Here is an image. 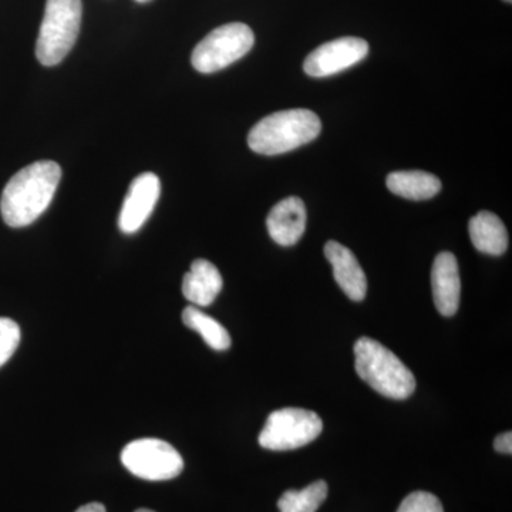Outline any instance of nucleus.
I'll use <instances>...</instances> for the list:
<instances>
[{
  "instance_id": "f257e3e1",
  "label": "nucleus",
  "mask_w": 512,
  "mask_h": 512,
  "mask_svg": "<svg viewBox=\"0 0 512 512\" xmlns=\"http://www.w3.org/2000/svg\"><path fill=\"white\" fill-rule=\"evenodd\" d=\"M62 178L55 161H37L10 178L0 200L3 221L12 228L33 224L49 208Z\"/></svg>"
},
{
  "instance_id": "f03ea898",
  "label": "nucleus",
  "mask_w": 512,
  "mask_h": 512,
  "mask_svg": "<svg viewBox=\"0 0 512 512\" xmlns=\"http://www.w3.org/2000/svg\"><path fill=\"white\" fill-rule=\"evenodd\" d=\"M322 123L311 110H285L271 114L249 131L248 146L262 156H278L311 143Z\"/></svg>"
},
{
  "instance_id": "7ed1b4c3",
  "label": "nucleus",
  "mask_w": 512,
  "mask_h": 512,
  "mask_svg": "<svg viewBox=\"0 0 512 512\" xmlns=\"http://www.w3.org/2000/svg\"><path fill=\"white\" fill-rule=\"evenodd\" d=\"M355 359L357 375L382 396L404 400L416 390V377L412 370L377 340H357Z\"/></svg>"
},
{
  "instance_id": "20e7f679",
  "label": "nucleus",
  "mask_w": 512,
  "mask_h": 512,
  "mask_svg": "<svg viewBox=\"0 0 512 512\" xmlns=\"http://www.w3.org/2000/svg\"><path fill=\"white\" fill-rule=\"evenodd\" d=\"M82 0H46L45 16L36 42L40 64L53 67L76 45L82 28Z\"/></svg>"
},
{
  "instance_id": "39448f33",
  "label": "nucleus",
  "mask_w": 512,
  "mask_h": 512,
  "mask_svg": "<svg viewBox=\"0 0 512 512\" xmlns=\"http://www.w3.org/2000/svg\"><path fill=\"white\" fill-rule=\"evenodd\" d=\"M255 36L245 23H228L212 30L195 46L191 63L197 72H220L251 52Z\"/></svg>"
},
{
  "instance_id": "423d86ee",
  "label": "nucleus",
  "mask_w": 512,
  "mask_h": 512,
  "mask_svg": "<svg viewBox=\"0 0 512 512\" xmlns=\"http://www.w3.org/2000/svg\"><path fill=\"white\" fill-rule=\"evenodd\" d=\"M322 430L323 423L318 414L311 410L286 407L269 414L259 434V444L266 450H295L318 439Z\"/></svg>"
},
{
  "instance_id": "0eeeda50",
  "label": "nucleus",
  "mask_w": 512,
  "mask_h": 512,
  "mask_svg": "<svg viewBox=\"0 0 512 512\" xmlns=\"http://www.w3.org/2000/svg\"><path fill=\"white\" fill-rule=\"evenodd\" d=\"M121 463L131 474L148 481L173 480L184 470L181 454L160 439L131 441L121 451Z\"/></svg>"
},
{
  "instance_id": "6e6552de",
  "label": "nucleus",
  "mask_w": 512,
  "mask_h": 512,
  "mask_svg": "<svg viewBox=\"0 0 512 512\" xmlns=\"http://www.w3.org/2000/svg\"><path fill=\"white\" fill-rule=\"evenodd\" d=\"M369 55V45L359 37H340L319 46L306 57L303 70L308 76L329 77L350 69Z\"/></svg>"
},
{
  "instance_id": "1a4fd4ad",
  "label": "nucleus",
  "mask_w": 512,
  "mask_h": 512,
  "mask_svg": "<svg viewBox=\"0 0 512 512\" xmlns=\"http://www.w3.org/2000/svg\"><path fill=\"white\" fill-rule=\"evenodd\" d=\"M161 194L160 178L153 173H144L134 178L123 202L119 227L124 234H134L143 227L156 208Z\"/></svg>"
},
{
  "instance_id": "9d476101",
  "label": "nucleus",
  "mask_w": 512,
  "mask_h": 512,
  "mask_svg": "<svg viewBox=\"0 0 512 512\" xmlns=\"http://www.w3.org/2000/svg\"><path fill=\"white\" fill-rule=\"evenodd\" d=\"M431 288L437 311L447 318L456 315L460 306L461 281L456 256L451 252H441L434 259Z\"/></svg>"
},
{
  "instance_id": "9b49d317",
  "label": "nucleus",
  "mask_w": 512,
  "mask_h": 512,
  "mask_svg": "<svg viewBox=\"0 0 512 512\" xmlns=\"http://www.w3.org/2000/svg\"><path fill=\"white\" fill-rule=\"evenodd\" d=\"M269 235L276 244L292 247L302 238L306 228V208L301 198L279 201L266 218Z\"/></svg>"
},
{
  "instance_id": "f8f14e48",
  "label": "nucleus",
  "mask_w": 512,
  "mask_h": 512,
  "mask_svg": "<svg viewBox=\"0 0 512 512\" xmlns=\"http://www.w3.org/2000/svg\"><path fill=\"white\" fill-rule=\"evenodd\" d=\"M325 256L333 266V276L342 291L352 301H363L367 293V279L355 254L339 242L329 241L325 245Z\"/></svg>"
},
{
  "instance_id": "ddd939ff",
  "label": "nucleus",
  "mask_w": 512,
  "mask_h": 512,
  "mask_svg": "<svg viewBox=\"0 0 512 512\" xmlns=\"http://www.w3.org/2000/svg\"><path fill=\"white\" fill-rule=\"evenodd\" d=\"M222 276L217 266L205 259L192 262L190 271L184 275L183 293L185 299L197 308L210 306L222 291Z\"/></svg>"
},
{
  "instance_id": "4468645a",
  "label": "nucleus",
  "mask_w": 512,
  "mask_h": 512,
  "mask_svg": "<svg viewBox=\"0 0 512 512\" xmlns=\"http://www.w3.org/2000/svg\"><path fill=\"white\" fill-rule=\"evenodd\" d=\"M468 231L474 247L483 254L498 256L507 251V228L493 212H478L476 217L471 218Z\"/></svg>"
},
{
  "instance_id": "2eb2a0df",
  "label": "nucleus",
  "mask_w": 512,
  "mask_h": 512,
  "mask_svg": "<svg viewBox=\"0 0 512 512\" xmlns=\"http://www.w3.org/2000/svg\"><path fill=\"white\" fill-rule=\"evenodd\" d=\"M386 185L394 195L412 201L430 200L441 190L439 178L426 171H396L389 174Z\"/></svg>"
},
{
  "instance_id": "dca6fc26",
  "label": "nucleus",
  "mask_w": 512,
  "mask_h": 512,
  "mask_svg": "<svg viewBox=\"0 0 512 512\" xmlns=\"http://www.w3.org/2000/svg\"><path fill=\"white\" fill-rule=\"evenodd\" d=\"M183 322L187 328L200 333L202 339L211 349L224 352L231 346V336H229L228 330L197 306L191 305L184 309Z\"/></svg>"
},
{
  "instance_id": "f3484780",
  "label": "nucleus",
  "mask_w": 512,
  "mask_h": 512,
  "mask_svg": "<svg viewBox=\"0 0 512 512\" xmlns=\"http://www.w3.org/2000/svg\"><path fill=\"white\" fill-rule=\"evenodd\" d=\"M328 497V484L315 481L301 491H286L278 501L281 512H316Z\"/></svg>"
},
{
  "instance_id": "a211bd4d",
  "label": "nucleus",
  "mask_w": 512,
  "mask_h": 512,
  "mask_svg": "<svg viewBox=\"0 0 512 512\" xmlns=\"http://www.w3.org/2000/svg\"><path fill=\"white\" fill-rule=\"evenodd\" d=\"M20 343V328L15 320L0 318V367L16 352Z\"/></svg>"
},
{
  "instance_id": "6ab92c4d",
  "label": "nucleus",
  "mask_w": 512,
  "mask_h": 512,
  "mask_svg": "<svg viewBox=\"0 0 512 512\" xmlns=\"http://www.w3.org/2000/svg\"><path fill=\"white\" fill-rule=\"evenodd\" d=\"M397 512H444L439 498L426 491H416L407 495Z\"/></svg>"
},
{
  "instance_id": "aec40b11",
  "label": "nucleus",
  "mask_w": 512,
  "mask_h": 512,
  "mask_svg": "<svg viewBox=\"0 0 512 512\" xmlns=\"http://www.w3.org/2000/svg\"><path fill=\"white\" fill-rule=\"evenodd\" d=\"M494 448L498 453L511 454L512 453V434L511 431L500 434L497 439L494 440Z\"/></svg>"
},
{
  "instance_id": "412c9836",
  "label": "nucleus",
  "mask_w": 512,
  "mask_h": 512,
  "mask_svg": "<svg viewBox=\"0 0 512 512\" xmlns=\"http://www.w3.org/2000/svg\"><path fill=\"white\" fill-rule=\"evenodd\" d=\"M76 512H106V508L100 503H90L83 505V507H80Z\"/></svg>"
},
{
  "instance_id": "4be33fe9",
  "label": "nucleus",
  "mask_w": 512,
  "mask_h": 512,
  "mask_svg": "<svg viewBox=\"0 0 512 512\" xmlns=\"http://www.w3.org/2000/svg\"><path fill=\"white\" fill-rule=\"evenodd\" d=\"M136 512H154V511L146 510V508H141V510H137Z\"/></svg>"
},
{
  "instance_id": "5701e85b",
  "label": "nucleus",
  "mask_w": 512,
  "mask_h": 512,
  "mask_svg": "<svg viewBox=\"0 0 512 512\" xmlns=\"http://www.w3.org/2000/svg\"><path fill=\"white\" fill-rule=\"evenodd\" d=\"M137 3H148L151 2V0H136Z\"/></svg>"
},
{
  "instance_id": "b1692460",
  "label": "nucleus",
  "mask_w": 512,
  "mask_h": 512,
  "mask_svg": "<svg viewBox=\"0 0 512 512\" xmlns=\"http://www.w3.org/2000/svg\"><path fill=\"white\" fill-rule=\"evenodd\" d=\"M504 2L511 3L512 0H504Z\"/></svg>"
}]
</instances>
